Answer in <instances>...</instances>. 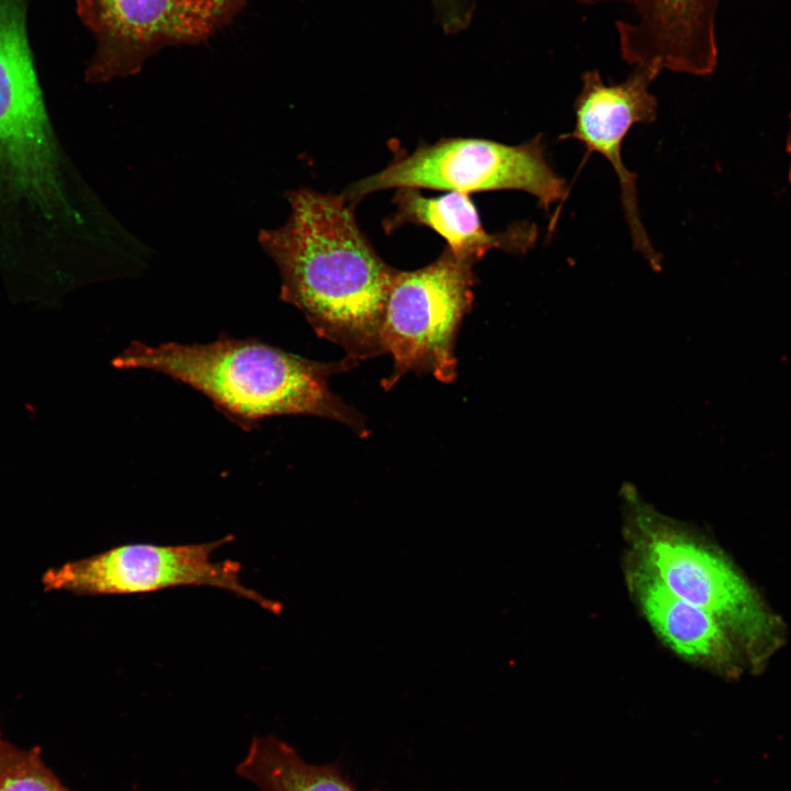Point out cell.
<instances>
[{"label": "cell", "mask_w": 791, "mask_h": 791, "mask_svg": "<svg viewBox=\"0 0 791 791\" xmlns=\"http://www.w3.org/2000/svg\"><path fill=\"white\" fill-rule=\"evenodd\" d=\"M287 198V221L258 235L279 269L280 299L353 360L383 354L381 327L397 269L375 250L343 194L300 188Z\"/></svg>", "instance_id": "6da1fadb"}, {"label": "cell", "mask_w": 791, "mask_h": 791, "mask_svg": "<svg viewBox=\"0 0 791 791\" xmlns=\"http://www.w3.org/2000/svg\"><path fill=\"white\" fill-rule=\"evenodd\" d=\"M119 369H147L191 387L243 428L276 415H314L345 424L359 436L363 415L328 387L332 375L357 366L315 361L256 338L222 334L204 344L133 342L112 360Z\"/></svg>", "instance_id": "7a4b0ae2"}, {"label": "cell", "mask_w": 791, "mask_h": 791, "mask_svg": "<svg viewBox=\"0 0 791 791\" xmlns=\"http://www.w3.org/2000/svg\"><path fill=\"white\" fill-rule=\"evenodd\" d=\"M29 0H0V205L44 224L73 215L27 34Z\"/></svg>", "instance_id": "3957f363"}, {"label": "cell", "mask_w": 791, "mask_h": 791, "mask_svg": "<svg viewBox=\"0 0 791 791\" xmlns=\"http://www.w3.org/2000/svg\"><path fill=\"white\" fill-rule=\"evenodd\" d=\"M634 510V559L673 594L716 617L745 661L764 668L782 645L781 620L720 552L650 510Z\"/></svg>", "instance_id": "277c9868"}, {"label": "cell", "mask_w": 791, "mask_h": 791, "mask_svg": "<svg viewBox=\"0 0 791 791\" xmlns=\"http://www.w3.org/2000/svg\"><path fill=\"white\" fill-rule=\"evenodd\" d=\"M402 187L467 194L521 190L534 196L546 211L567 194L565 180L546 158L541 134L520 145L477 137L421 143L412 153L397 155L380 171L349 185L342 194L356 207L368 194Z\"/></svg>", "instance_id": "5b68a950"}, {"label": "cell", "mask_w": 791, "mask_h": 791, "mask_svg": "<svg viewBox=\"0 0 791 791\" xmlns=\"http://www.w3.org/2000/svg\"><path fill=\"white\" fill-rule=\"evenodd\" d=\"M476 264L447 247L428 265L396 270L381 327L383 354L393 360L382 381L390 390L404 375H432L444 383L457 377L456 339L474 303Z\"/></svg>", "instance_id": "8992f818"}, {"label": "cell", "mask_w": 791, "mask_h": 791, "mask_svg": "<svg viewBox=\"0 0 791 791\" xmlns=\"http://www.w3.org/2000/svg\"><path fill=\"white\" fill-rule=\"evenodd\" d=\"M247 0H75L96 49L88 83L140 73L165 47L202 43L226 26Z\"/></svg>", "instance_id": "52a82bcc"}, {"label": "cell", "mask_w": 791, "mask_h": 791, "mask_svg": "<svg viewBox=\"0 0 791 791\" xmlns=\"http://www.w3.org/2000/svg\"><path fill=\"white\" fill-rule=\"evenodd\" d=\"M232 539L189 545L127 544L48 569L43 576L46 590L76 594H137L176 587L219 588L257 603L271 612L281 605L246 587L241 565L216 561L213 553Z\"/></svg>", "instance_id": "ba28073f"}, {"label": "cell", "mask_w": 791, "mask_h": 791, "mask_svg": "<svg viewBox=\"0 0 791 791\" xmlns=\"http://www.w3.org/2000/svg\"><path fill=\"white\" fill-rule=\"evenodd\" d=\"M659 71L634 66L628 78L615 85L603 82L599 71L582 75L581 90L575 102L576 123L572 132L560 138L582 143L587 152L602 155L616 172L623 209L630 226L633 246L656 270L660 256L654 249L642 223L637 204L636 176L630 171L621 155L622 143L631 127L650 123L657 116V100L649 91Z\"/></svg>", "instance_id": "9c48e42d"}, {"label": "cell", "mask_w": 791, "mask_h": 791, "mask_svg": "<svg viewBox=\"0 0 791 791\" xmlns=\"http://www.w3.org/2000/svg\"><path fill=\"white\" fill-rule=\"evenodd\" d=\"M622 2L632 20L616 21L622 57L628 64L704 76L717 64L718 0H579Z\"/></svg>", "instance_id": "30bf717a"}, {"label": "cell", "mask_w": 791, "mask_h": 791, "mask_svg": "<svg viewBox=\"0 0 791 791\" xmlns=\"http://www.w3.org/2000/svg\"><path fill=\"white\" fill-rule=\"evenodd\" d=\"M627 582L643 615L669 649L722 676L740 673L743 653L716 617L673 594L636 559L627 570Z\"/></svg>", "instance_id": "8fae6325"}, {"label": "cell", "mask_w": 791, "mask_h": 791, "mask_svg": "<svg viewBox=\"0 0 791 791\" xmlns=\"http://www.w3.org/2000/svg\"><path fill=\"white\" fill-rule=\"evenodd\" d=\"M392 203L394 212L382 223L386 233L408 223L426 226L446 241V247L456 257L474 264L494 248L525 254L537 239V227L526 221L514 223L502 232H488L467 193L447 191L426 197L420 189L402 187L396 189Z\"/></svg>", "instance_id": "7c38bea8"}, {"label": "cell", "mask_w": 791, "mask_h": 791, "mask_svg": "<svg viewBox=\"0 0 791 791\" xmlns=\"http://www.w3.org/2000/svg\"><path fill=\"white\" fill-rule=\"evenodd\" d=\"M237 773L261 791H358L336 764L305 762L275 736L254 738Z\"/></svg>", "instance_id": "4fadbf2b"}, {"label": "cell", "mask_w": 791, "mask_h": 791, "mask_svg": "<svg viewBox=\"0 0 791 791\" xmlns=\"http://www.w3.org/2000/svg\"><path fill=\"white\" fill-rule=\"evenodd\" d=\"M0 791H69L46 766L37 748L24 749L0 729Z\"/></svg>", "instance_id": "5bb4252c"}, {"label": "cell", "mask_w": 791, "mask_h": 791, "mask_svg": "<svg viewBox=\"0 0 791 791\" xmlns=\"http://www.w3.org/2000/svg\"><path fill=\"white\" fill-rule=\"evenodd\" d=\"M434 20L447 36L466 32L475 18L477 0H428Z\"/></svg>", "instance_id": "9a60e30c"}, {"label": "cell", "mask_w": 791, "mask_h": 791, "mask_svg": "<svg viewBox=\"0 0 791 791\" xmlns=\"http://www.w3.org/2000/svg\"><path fill=\"white\" fill-rule=\"evenodd\" d=\"M786 151L791 155V114L789 115V130L787 134ZM788 181L791 187V161L788 171Z\"/></svg>", "instance_id": "2e32d148"}]
</instances>
